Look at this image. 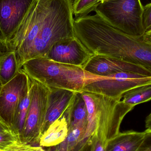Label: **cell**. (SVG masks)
I'll list each match as a JSON object with an SVG mask.
<instances>
[{"label":"cell","instance_id":"603a6c76","mask_svg":"<svg viewBox=\"0 0 151 151\" xmlns=\"http://www.w3.org/2000/svg\"><path fill=\"white\" fill-rule=\"evenodd\" d=\"M142 24L145 32L151 31V3L143 7Z\"/></svg>","mask_w":151,"mask_h":151},{"label":"cell","instance_id":"836d02e7","mask_svg":"<svg viewBox=\"0 0 151 151\" xmlns=\"http://www.w3.org/2000/svg\"><path fill=\"white\" fill-rule=\"evenodd\" d=\"M2 87V85L1 83L0 82V91H1V89Z\"/></svg>","mask_w":151,"mask_h":151},{"label":"cell","instance_id":"ac0fdd59","mask_svg":"<svg viewBox=\"0 0 151 151\" xmlns=\"http://www.w3.org/2000/svg\"><path fill=\"white\" fill-rule=\"evenodd\" d=\"M87 124L70 125L66 138L68 151H76L82 143L87 129Z\"/></svg>","mask_w":151,"mask_h":151},{"label":"cell","instance_id":"277c9868","mask_svg":"<svg viewBox=\"0 0 151 151\" xmlns=\"http://www.w3.org/2000/svg\"><path fill=\"white\" fill-rule=\"evenodd\" d=\"M22 70L32 79L49 88L64 89L81 92L88 83L106 78L85 71L82 67L51 61L45 57L30 59Z\"/></svg>","mask_w":151,"mask_h":151},{"label":"cell","instance_id":"e575fe53","mask_svg":"<svg viewBox=\"0 0 151 151\" xmlns=\"http://www.w3.org/2000/svg\"><path fill=\"white\" fill-rule=\"evenodd\" d=\"M149 116H151V112L150 113V114H149Z\"/></svg>","mask_w":151,"mask_h":151},{"label":"cell","instance_id":"484cf974","mask_svg":"<svg viewBox=\"0 0 151 151\" xmlns=\"http://www.w3.org/2000/svg\"><path fill=\"white\" fill-rule=\"evenodd\" d=\"M91 141L88 140L86 143L83 145L77 151H91Z\"/></svg>","mask_w":151,"mask_h":151},{"label":"cell","instance_id":"4316f807","mask_svg":"<svg viewBox=\"0 0 151 151\" xmlns=\"http://www.w3.org/2000/svg\"><path fill=\"white\" fill-rule=\"evenodd\" d=\"M11 130L10 128L0 119V133H4Z\"/></svg>","mask_w":151,"mask_h":151},{"label":"cell","instance_id":"7402d4cb","mask_svg":"<svg viewBox=\"0 0 151 151\" xmlns=\"http://www.w3.org/2000/svg\"><path fill=\"white\" fill-rule=\"evenodd\" d=\"M43 147L35 146L17 141L9 146L4 151H43Z\"/></svg>","mask_w":151,"mask_h":151},{"label":"cell","instance_id":"ffe728a7","mask_svg":"<svg viewBox=\"0 0 151 151\" xmlns=\"http://www.w3.org/2000/svg\"><path fill=\"white\" fill-rule=\"evenodd\" d=\"M73 12L76 18L87 16L95 11L101 4V0H71Z\"/></svg>","mask_w":151,"mask_h":151},{"label":"cell","instance_id":"6da1fadb","mask_svg":"<svg viewBox=\"0 0 151 151\" xmlns=\"http://www.w3.org/2000/svg\"><path fill=\"white\" fill-rule=\"evenodd\" d=\"M71 0H35L5 45L15 51L19 70L28 60L45 57L53 44L75 37Z\"/></svg>","mask_w":151,"mask_h":151},{"label":"cell","instance_id":"4dcf8cb0","mask_svg":"<svg viewBox=\"0 0 151 151\" xmlns=\"http://www.w3.org/2000/svg\"><path fill=\"white\" fill-rule=\"evenodd\" d=\"M47 149H43V151H59L58 145L47 147Z\"/></svg>","mask_w":151,"mask_h":151},{"label":"cell","instance_id":"d6a6232c","mask_svg":"<svg viewBox=\"0 0 151 151\" xmlns=\"http://www.w3.org/2000/svg\"><path fill=\"white\" fill-rule=\"evenodd\" d=\"M109 1V0H101V4L107 1Z\"/></svg>","mask_w":151,"mask_h":151},{"label":"cell","instance_id":"4fadbf2b","mask_svg":"<svg viewBox=\"0 0 151 151\" xmlns=\"http://www.w3.org/2000/svg\"><path fill=\"white\" fill-rule=\"evenodd\" d=\"M144 137V131L131 130L120 132L106 143L105 151H137Z\"/></svg>","mask_w":151,"mask_h":151},{"label":"cell","instance_id":"cb8c5ba5","mask_svg":"<svg viewBox=\"0 0 151 151\" xmlns=\"http://www.w3.org/2000/svg\"><path fill=\"white\" fill-rule=\"evenodd\" d=\"M144 133V139L137 151H151V129H146Z\"/></svg>","mask_w":151,"mask_h":151},{"label":"cell","instance_id":"5b68a950","mask_svg":"<svg viewBox=\"0 0 151 151\" xmlns=\"http://www.w3.org/2000/svg\"><path fill=\"white\" fill-rule=\"evenodd\" d=\"M141 0H109L99 4L96 14L114 28L136 37L145 34Z\"/></svg>","mask_w":151,"mask_h":151},{"label":"cell","instance_id":"44dd1931","mask_svg":"<svg viewBox=\"0 0 151 151\" xmlns=\"http://www.w3.org/2000/svg\"><path fill=\"white\" fill-rule=\"evenodd\" d=\"M19 141L12 131L0 133V151H4L9 146Z\"/></svg>","mask_w":151,"mask_h":151},{"label":"cell","instance_id":"2e32d148","mask_svg":"<svg viewBox=\"0 0 151 151\" xmlns=\"http://www.w3.org/2000/svg\"><path fill=\"white\" fill-rule=\"evenodd\" d=\"M122 102L134 108L135 106L151 100V84L142 85L127 91Z\"/></svg>","mask_w":151,"mask_h":151},{"label":"cell","instance_id":"e0dca14e","mask_svg":"<svg viewBox=\"0 0 151 151\" xmlns=\"http://www.w3.org/2000/svg\"><path fill=\"white\" fill-rule=\"evenodd\" d=\"M30 101V86L25 95L19 103L15 113L14 126L12 131L19 139L27 116Z\"/></svg>","mask_w":151,"mask_h":151},{"label":"cell","instance_id":"9a60e30c","mask_svg":"<svg viewBox=\"0 0 151 151\" xmlns=\"http://www.w3.org/2000/svg\"><path fill=\"white\" fill-rule=\"evenodd\" d=\"M19 70L15 51L0 55V82L2 86L11 81Z\"/></svg>","mask_w":151,"mask_h":151},{"label":"cell","instance_id":"ba28073f","mask_svg":"<svg viewBox=\"0 0 151 151\" xmlns=\"http://www.w3.org/2000/svg\"><path fill=\"white\" fill-rule=\"evenodd\" d=\"M28 76L22 70L0 91V119L12 130L15 113L21 99L29 88Z\"/></svg>","mask_w":151,"mask_h":151},{"label":"cell","instance_id":"9c48e42d","mask_svg":"<svg viewBox=\"0 0 151 151\" xmlns=\"http://www.w3.org/2000/svg\"><path fill=\"white\" fill-rule=\"evenodd\" d=\"M35 0H0V33L3 52Z\"/></svg>","mask_w":151,"mask_h":151},{"label":"cell","instance_id":"30bf717a","mask_svg":"<svg viewBox=\"0 0 151 151\" xmlns=\"http://www.w3.org/2000/svg\"><path fill=\"white\" fill-rule=\"evenodd\" d=\"M92 56L74 37L53 44L45 58L57 63L83 68Z\"/></svg>","mask_w":151,"mask_h":151},{"label":"cell","instance_id":"f546056e","mask_svg":"<svg viewBox=\"0 0 151 151\" xmlns=\"http://www.w3.org/2000/svg\"><path fill=\"white\" fill-rule=\"evenodd\" d=\"M145 127L146 129H151V116L148 115L145 119Z\"/></svg>","mask_w":151,"mask_h":151},{"label":"cell","instance_id":"52a82bcc","mask_svg":"<svg viewBox=\"0 0 151 151\" xmlns=\"http://www.w3.org/2000/svg\"><path fill=\"white\" fill-rule=\"evenodd\" d=\"M151 84V76L131 72H120L86 85L82 91L101 94L113 99H121L127 91Z\"/></svg>","mask_w":151,"mask_h":151},{"label":"cell","instance_id":"83f0119b","mask_svg":"<svg viewBox=\"0 0 151 151\" xmlns=\"http://www.w3.org/2000/svg\"><path fill=\"white\" fill-rule=\"evenodd\" d=\"M58 148H59V151H68L66 139H65V141H64L63 142L58 145Z\"/></svg>","mask_w":151,"mask_h":151},{"label":"cell","instance_id":"8fae6325","mask_svg":"<svg viewBox=\"0 0 151 151\" xmlns=\"http://www.w3.org/2000/svg\"><path fill=\"white\" fill-rule=\"evenodd\" d=\"M83 69L88 73L103 77L120 72L135 73L151 76V71L143 66L105 56H92Z\"/></svg>","mask_w":151,"mask_h":151},{"label":"cell","instance_id":"5bb4252c","mask_svg":"<svg viewBox=\"0 0 151 151\" xmlns=\"http://www.w3.org/2000/svg\"><path fill=\"white\" fill-rule=\"evenodd\" d=\"M69 124V119L65 112L42 134L39 146L47 148L57 146L62 143L67 138Z\"/></svg>","mask_w":151,"mask_h":151},{"label":"cell","instance_id":"3957f363","mask_svg":"<svg viewBox=\"0 0 151 151\" xmlns=\"http://www.w3.org/2000/svg\"><path fill=\"white\" fill-rule=\"evenodd\" d=\"M81 93L87 106L88 119L85 137L80 147L92 137L105 146L108 141L119 133L124 117L134 108L121 99L85 91Z\"/></svg>","mask_w":151,"mask_h":151},{"label":"cell","instance_id":"1f68e13d","mask_svg":"<svg viewBox=\"0 0 151 151\" xmlns=\"http://www.w3.org/2000/svg\"><path fill=\"white\" fill-rule=\"evenodd\" d=\"M2 38L1 37V33H0V55L2 54Z\"/></svg>","mask_w":151,"mask_h":151},{"label":"cell","instance_id":"d6986e66","mask_svg":"<svg viewBox=\"0 0 151 151\" xmlns=\"http://www.w3.org/2000/svg\"><path fill=\"white\" fill-rule=\"evenodd\" d=\"M88 109L81 92H76L72 111L70 125L87 124ZM69 125V126H70Z\"/></svg>","mask_w":151,"mask_h":151},{"label":"cell","instance_id":"7a4b0ae2","mask_svg":"<svg viewBox=\"0 0 151 151\" xmlns=\"http://www.w3.org/2000/svg\"><path fill=\"white\" fill-rule=\"evenodd\" d=\"M75 37L93 55H102L143 66L151 71V43L129 35L97 14L74 20Z\"/></svg>","mask_w":151,"mask_h":151},{"label":"cell","instance_id":"7c38bea8","mask_svg":"<svg viewBox=\"0 0 151 151\" xmlns=\"http://www.w3.org/2000/svg\"><path fill=\"white\" fill-rule=\"evenodd\" d=\"M76 93L64 89L50 88L47 112L42 129L41 135L51 124L64 114L75 100Z\"/></svg>","mask_w":151,"mask_h":151},{"label":"cell","instance_id":"d4e9b609","mask_svg":"<svg viewBox=\"0 0 151 151\" xmlns=\"http://www.w3.org/2000/svg\"><path fill=\"white\" fill-rule=\"evenodd\" d=\"M90 139L91 141V151H105L104 145L100 141L95 137H92Z\"/></svg>","mask_w":151,"mask_h":151},{"label":"cell","instance_id":"f1b7e54d","mask_svg":"<svg viewBox=\"0 0 151 151\" xmlns=\"http://www.w3.org/2000/svg\"><path fill=\"white\" fill-rule=\"evenodd\" d=\"M143 39L145 41L151 43V31L145 32L143 36Z\"/></svg>","mask_w":151,"mask_h":151},{"label":"cell","instance_id":"8992f818","mask_svg":"<svg viewBox=\"0 0 151 151\" xmlns=\"http://www.w3.org/2000/svg\"><path fill=\"white\" fill-rule=\"evenodd\" d=\"M29 77L30 104L19 140L24 143L39 146L47 112L50 88L38 81Z\"/></svg>","mask_w":151,"mask_h":151}]
</instances>
